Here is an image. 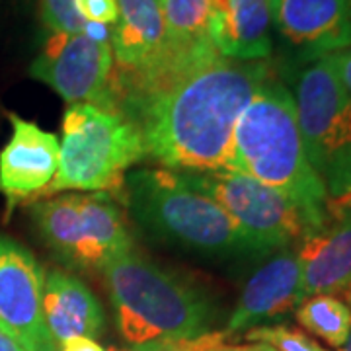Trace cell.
Returning a JSON list of instances; mask_svg holds the SVG:
<instances>
[{
    "instance_id": "6da1fadb",
    "label": "cell",
    "mask_w": 351,
    "mask_h": 351,
    "mask_svg": "<svg viewBox=\"0 0 351 351\" xmlns=\"http://www.w3.org/2000/svg\"><path fill=\"white\" fill-rule=\"evenodd\" d=\"M269 78L265 61L215 53L138 78L112 106L137 125L149 158L176 172L217 170L225 168L239 117Z\"/></svg>"
},
{
    "instance_id": "ac0fdd59",
    "label": "cell",
    "mask_w": 351,
    "mask_h": 351,
    "mask_svg": "<svg viewBox=\"0 0 351 351\" xmlns=\"http://www.w3.org/2000/svg\"><path fill=\"white\" fill-rule=\"evenodd\" d=\"M295 316L304 330L324 339L332 348H341L351 332V306L332 295L304 297L295 308Z\"/></svg>"
},
{
    "instance_id": "8992f818",
    "label": "cell",
    "mask_w": 351,
    "mask_h": 351,
    "mask_svg": "<svg viewBox=\"0 0 351 351\" xmlns=\"http://www.w3.org/2000/svg\"><path fill=\"white\" fill-rule=\"evenodd\" d=\"M293 98L306 158L336 205L334 213L351 209V96L328 57L308 61Z\"/></svg>"
},
{
    "instance_id": "4fadbf2b",
    "label": "cell",
    "mask_w": 351,
    "mask_h": 351,
    "mask_svg": "<svg viewBox=\"0 0 351 351\" xmlns=\"http://www.w3.org/2000/svg\"><path fill=\"white\" fill-rule=\"evenodd\" d=\"M302 299L304 289L299 256L285 248L248 279L225 332L237 334L267 320H277L295 311Z\"/></svg>"
},
{
    "instance_id": "44dd1931",
    "label": "cell",
    "mask_w": 351,
    "mask_h": 351,
    "mask_svg": "<svg viewBox=\"0 0 351 351\" xmlns=\"http://www.w3.org/2000/svg\"><path fill=\"white\" fill-rule=\"evenodd\" d=\"M39 16L49 32L82 34L84 20L76 10V0H39Z\"/></svg>"
},
{
    "instance_id": "f1b7e54d",
    "label": "cell",
    "mask_w": 351,
    "mask_h": 351,
    "mask_svg": "<svg viewBox=\"0 0 351 351\" xmlns=\"http://www.w3.org/2000/svg\"><path fill=\"white\" fill-rule=\"evenodd\" d=\"M341 348H343L341 351H351V332H350V336H348V341H346V343H343Z\"/></svg>"
},
{
    "instance_id": "9c48e42d",
    "label": "cell",
    "mask_w": 351,
    "mask_h": 351,
    "mask_svg": "<svg viewBox=\"0 0 351 351\" xmlns=\"http://www.w3.org/2000/svg\"><path fill=\"white\" fill-rule=\"evenodd\" d=\"M113 59L112 41L84 34L49 32L29 75L53 88L66 104H98L110 108Z\"/></svg>"
},
{
    "instance_id": "277c9868",
    "label": "cell",
    "mask_w": 351,
    "mask_h": 351,
    "mask_svg": "<svg viewBox=\"0 0 351 351\" xmlns=\"http://www.w3.org/2000/svg\"><path fill=\"white\" fill-rule=\"evenodd\" d=\"M121 191L135 223L152 239L203 258L228 260L252 254L234 221L176 170L129 172Z\"/></svg>"
},
{
    "instance_id": "52a82bcc",
    "label": "cell",
    "mask_w": 351,
    "mask_h": 351,
    "mask_svg": "<svg viewBox=\"0 0 351 351\" xmlns=\"http://www.w3.org/2000/svg\"><path fill=\"white\" fill-rule=\"evenodd\" d=\"M32 219L45 246L73 269L104 274L133 248L125 217L108 191H75L36 201Z\"/></svg>"
},
{
    "instance_id": "8fae6325",
    "label": "cell",
    "mask_w": 351,
    "mask_h": 351,
    "mask_svg": "<svg viewBox=\"0 0 351 351\" xmlns=\"http://www.w3.org/2000/svg\"><path fill=\"white\" fill-rule=\"evenodd\" d=\"M8 121L12 135L0 151V193L10 213L43 197L59 168V138L16 113H8Z\"/></svg>"
},
{
    "instance_id": "603a6c76",
    "label": "cell",
    "mask_w": 351,
    "mask_h": 351,
    "mask_svg": "<svg viewBox=\"0 0 351 351\" xmlns=\"http://www.w3.org/2000/svg\"><path fill=\"white\" fill-rule=\"evenodd\" d=\"M76 10L84 22L115 25L119 20L117 0H76Z\"/></svg>"
},
{
    "instance_id": "5b68a950",
    "label": "cell",
    "mask_w": 351,
    "mask_h": 351,
    "mask_svg": "<svg viewBox=\"0 0 351 351\" xmlns=\"http://www.w3.org/2000/svg\"><path fill=\"white\" fill-rule=\"evenodd\" d=\"M61 131L59 168L43 197L69 189L121 191L127 170L147 156L137 125L115 108L71 104Z\"/></svg>"
},
{
    "instance_id": "ba28073f",
    "label": "cell",
    "mask_w": 351,
    "mask_h": 351,
    "mask_svg": "<svg viewBox=\"0 0 351 351\" xmlns=\"http://www.w3.org/2000/svg\"><path fill=\"white\" fill-rule=\"evenodd\" d=\"M180 174L234 221L254 256L285 250L308 234L301 209L281 191L263 186L250 176L226 168Z\"/></svg>"
},
{
    "instance_id": "d6986e66",
    "label": "cell",
    "mask_w": 351,
    "mask_h": 351,
    "mask_svg": "<svg viewBox=\"0 0 351 351\" xmlns=\"http://www.w3.org/2000/svg\"><path fill=\"white\" fill-rule=\"evenodd\" d=\"M219 0H160L166 39L197 43L209 38V24Z\"/></svg>"
},
{
    "instance_id": "cb8c5ba5",
    "label": "cell",
    "mask_w": 351,
    "mask_h": 351,
    "mask_svg": "<svg viewBox=\"0 0 351 351\" xmlns=\"http://www.w3.org/2000/svg\"><path fill=\"white\" fill-rule=\"evenodd\" d=\"M328 59H330V63L334 66V71H336L343 90L351 96V47L338 51L334 55H328Z\"/></svg>"
},
{
    "instance_id": "4316f807",
    "label": "cell",
    "mask_w": 351,
    "mask_h": 351,
    "mask_svg": "<svg viewBox=\"0 0 351 351\" xmlns=\"http://www.w3.org/2000/svg\"><path fill=\"white\" fill-rule=\"evenodd\" d=\"M0 351H25L24 348H20L16 341H14L8 334H4L2 330H0Z\"/></svg>"
},
{
    "instance_id": "484cf974",
    "label": "cell",
    "mask_w": 351,
    "mask_h": 351,
    "mask_svg": "<svg viewBox=\"0 0 351 351\" xmlns=\"http://www.w3.org/2000/svg\"><path fill=\"white\" fill-rule=\"evenodd\" d=\"M215 351H276L271 350L269 346H265V343H256V346H234V343H228L225 348H219V350Z\"/></svg>"
},
{
    "instance_id": "9a60e30c",
    "label": "cell",
    "mask_w": 351,
    "mask_h": 351,
    "mask_svg": "<svg viewBox=\"0 0 351 351\" xmlns=\"http://www.w3.org/2000/svg\"><path fill=\"white\" fill-rule=\"evenodd\" d=\"M271 0H219L209 24V38L223 57L263 61L271 55Z\"/></svg>"
},
{
    "instance_id": "2e32d148",
    "label": "cell",
    "mask_w": 351,
    "mask_h": 351,
    "mask_svg": "<svg viewBox=\"0 0 351 351\" xmlns=\"http://www.w3.org/2000/svg\"><path fill=\"white\" fill-rule=\"evenodd\" d=\"M43 318L53 341L63 346L75 338H98L106 330V313L86 283L55 269L45 277Z\"/></svg>"
},
{
    "instance_id": "7a4b0ae2",
    "label": "cell",
    "mask_w": 351,
    "mask_h": 351,
    "mask_svg": "<svg viewBox=\"0 0 351 351\" xmlns=\"http://www.w3.org/2000/svg\"><path fill=\"white\" fill-rule=\"evenodd\" d=\"M225 168L287 195L308 234L328 225L326 189L306 158L295 98L279 80H265L239 117Z\"/></svg>"
},
{
    "instance_id": "5bb4252c",
    "label": "cell",
    "mask_w": 351,
    "mask_h": 351,
    "mask_svg": "<svg viewBox=\"0 0 351 351\" xmlns=\"http://www.w3.org/2000/svg\"><path fill=\"white\" fill-rule=\"evenodd\" d=\"M306 234L297 252L304 297L332 295L351 306V209Z\"/></svg>"
},
{
    "instance_id": "3957f363",
    "label": "cell",
    "mask_w": 351,
    "mask_h": 351,
    "mask_svg": "<svg viewBox=\"0 0 351 351\" xmlns=\"http://www.w3.org/2000/svg\"><path fill=\"white\" fill-rule=\"evenodd\" d=\"M104 277L117 330L135 348L197 338L213 322V301L203 289L135 248L113 260Z\"/></svg>"
},
{
    "instance_id": "ffe728a7",
    "label": "cell",
    "mask_w": 351,
    "mask_h": 351,
    "mask_svg": "<svg viewBox=\"0 0 351 351\" xmlns=\"http://www.w3.org/2000/svg\"><path fill=\"white\" fill-rule=\"evenodd\" d=\"M248 341L265 343L276 351H326L318 341L291 326H258L248 330Z\"/></svg>"
},
{
    "instance_id": "d4e9b609",
    "label": "cell",
    "mask_w": 351,
    "mask_h": 351,
    "mask_svg": "<svg viewBox=\"0 0 351 351\" xmlns=\"http://www.w3.org/2000/svg\"><path fill=\"white\" fill-rule=\"evenodd\" d=\"M59 351H106L96 339L90 338H75L64 341Z\"/></svg>"
},
{
    "instance_id": "30bf717a",
    "label": "cell",
    "mask_w": 351,
    "mask_h": 351,
    "mask_svg": "<svg viewBox=\"0 0 351 351\" xmlns=\"http://www.w3.org/2000/svg\"><path fill=\"white\" fill-rule=\"evenodd\" d=\"M45 274L34 254L0 234V330L25 351H59L43 318Z\"/></svg>"
},
{
    "instance_id": "e0dca14e",
    "label": "cell",
    "mask_w": 351,
    "mask_h": 351,
    "mask_svg": "<svg viewBox=\"0 0 351 351\" xmlns=\"http://www.w3.org/2000/svg\"><path fill=\"white\" fill-rule=\"evenodd\" d=\"M119 20L112 32L115 66L133 69L152 59L166 43L160 0H117Z\"/></svg>"
},
{
    "instance_id": "7402d4cb",
    "label": "cell",
    "mask_w": 351,
    "mask_h": 351,
    "mask_svg": "<svg viewBox=\"0 0 351 351\" xmlns=\"http://www.w3.org/2000/svg\"><path fill=\"white\" fill-rule=\"evenodd\" d=\"M230 336L232 334H228V332H207L197 338L162 341V343H158L156 351H215L228 346Z\"/></svg>"
},
{
    "instance_id": "7c38bea8",
    "label": "cell",
    "mask_w": 351,
    "mask_h": 351,
    "mask_svg": "<svg viewBox=\"0 0 351 351\" xmlns=\"http://www.w3.org/2000/svg\"><path fill=\"white\" fill-rule=\"evenodd\" d=\"M279 36L314 61L351 47V0H271Z\"/></svg>"
},
{
    "instance_id": "83f0119b",
    "label": "cell",
    "mask_w": 351,
    "mask_h": 351,
    "mask_svg": "<svg viewBox=\"0 0 351 351\" xmlns=\"http://www.w3.org/2000/svg\"><path fill=\"white\" fill-rule=\"evenodd\" d=\"M158 343H152V346H141V348H131V350H110V351H156Z\"/></svg>"
}]
</instances>
